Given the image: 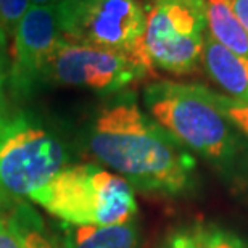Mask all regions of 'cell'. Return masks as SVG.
Here are the masks:
<instances>
[{"mask_svg":"<svg viewBox=\"0 0 248 248\" xmlns=\"http://www.w3.org/2000/svg\"><path fill=\"white\" fill-rule=\"evenodd\" d=\"M82 147L136 192L176 198L197 186V160L124 91L111 95L82 131Z\"/></svg>","mask_w":248,"mask_h":248,"instance_id":"6da1fadb","label":"cell"},{"mask_svg":"<svg viewBox=\"0 0 248 248\" xmlns=\"http://www.w3.org/2000/svg\"><path fill=\"white\" fill-rule=\"evenodd\" d=\"M143 107L187 150L227 177L248 168V137L217 105L215 92L176 81H155L143 89Z\"/></svg>","mask_w":248,"mask_h":248,"instance_id":"7a4b0ae2","label":"cell"},{"mask_svg":"<svg viewBox=\"0 0 248 248\" xmlns=\"http://www.w3.org/2000/svg\"><path fill=\"white\" fill-rule=\"evenodd\" d=\"M69 163L66 139L10 93L0 60V206L28 200Z\"/></svg>","mask_w":248,"mask_h":248,"instance_id":"3957f363","label":"cell"},{"mask_svg":"<svg viewBox=\"0 0 248 248\" xmlns=\"http://www.w3.org/2000/svg\"><path fill=\"white\" fill-rule=\"evenodd\" d=\"M28 200L73 226L123 224L139 215L136 190L98 163H69Z\"/></svg>","mask_w":248,"mask_h":248,"instance_id":"277c9868","label":"cell"},{"mask_svg":"<svg viewBox=\"0 0 248 248\" xmlns=\"http://www.w3.org/2000/svg\"><path fill=\"white\" fill-rule=\"evenodd\" d=\"M143 58L113 48L60 39L42 74V86L81 87L115 95L153 76Z\"/></svg>","mask_w":248,"mask_h":248,"instance_id":"5b68a950","label":"cell"},{"mask_svg":"<svg viewBox=\"0 0 248 248\" xmlns=\"http://www.w3.org/2000/svg\"><path fill=\"white\" fill-rule=\"evenodd\" d=\"M142 48L152 69L190 76L202 68L206 16L179 0H153L147 10Z\"/></svg>","mask_w":248,"mask_h":248,"instance_id":"8992f818","label":"cell"},{"mask_svg":"<svg viewBox=\"0 0 248 248\" xmlns=\"http://www.w3.org/2000/svg\"><path fill=\"white\" fill-rule=\"evenodd\" d=\"M57 18L66 41L113 48L147 62L142 48L147 12L137 0H62Z\"/></svg>","mask_w":248,"mask_h":248,"instance_id":"52a82bcc","label":"cell"},{"mask_svg":"<svg viewBox=\"0 0 248 248\" xmlns=\"http://www.w3.org/2000/svg\"><path fill=\"white\" fill-rule=\"evenodd\" d=\"M62 39L57 7H31L13 37L7 86L16 100L26 102L42 86V74Z\"/></svg>","mask_w":248,"mask_h":248,"instance_id":"ba28073f","label":"cell"},{"mask_svg":"<svg viewBox=\"0 0 248 248\" xmlns=\"http://www.w3.org/2000/svg\"><path fill=\"white\" fill-rule=\"evenodd\" d=\"M63 248H140L142 226L139 216L123 224L73 226L55 221L50 226Z\"/></svg>","mask_w":248,"mask_h":248,"instance_id":"9c48e42d","label":"cell"},{"mask_svg":"<svg viewBox=\"0 0 248 248\" xmlns=\"http://www.w3.org/2000/svg\"><path fill=\"white\" fill-rule=\"evenodd\" d=\"M202 68L206 76L235 102L248 103V58L231 52L215 41L206 29Z\"/></svg>","mask_w":248,"mask_h":248,"instance_id":"30bf717a","label":"cell"},{"mask_svg":"<svg viewBox=\"0 0 248 248\" xmlns=\"http://www.w3.org/2000/svg\"><path fill=\"white\" fill-rule=\"evenodd\" d=\"M10 224L23 248H63L50 226L39 215L36 205L29 200H18L3 206Z\"/></svg>","mask_w":248,"mask_h":248,"instance_id":"8fae6325","label":"cell"},{"mask_svg":"<svg viewBox=\"0 0 248 248\" xmlns=\"http://www.w3.org/2000/svg\"><path fill=\"white\" fill-rule=\"evenodd\" d=\"M197 232L206 248H248V240L217 224H197Z\"/></svg>","mask_w":248,"mask_h":248,"instance_id":"7c38bea8","label":"cell"},{"mask_svg":"<svg viewBox=\"0 0 248 248\" xmlns=\"http://www.w3.org/2000/svg\"><path fill=\"white\" fill-rule=\"evenodd\" d=\"M29 8V0H0V34L5 42L15 37V32Z\"/></svg>","mask_w":248,"mask_h":248,"instance_id":"4fadbf2b","label":"cell"},{"mask_svg":"<svg viewBox=\"0 0 248 248\" xmlns=\"http://www.w3.org/2000/svg\"><path fill=\"white\" fill-rule=\"evenodd\" d=\"M155 248H206L197 232L195 226L176 227L171 229L163 239L158 242Z\"/></svg>","mask_w":248,"mask_h":248,"instance_id":"5bb4252c","label":"cell"},{"mask_svg":"<svg viewBox=\"0 0 248 248\" xmlns=\"http://www.w3.org/2000/svg\"><path fill=\"white\" fill-rule=\"evenodd\" d=\"M216 102L217 105L222 108V111L229 116V120L240 129L242 132L248 137V103L235 102L232 98L222 95V93H216Z\"/></svg>","mask_w":248,"mask_h":248,"instance_id":"9a60e30c","label":"cell"},{"mask_svg":"<svg viewBox=\"0 0 248 248\" xmlns=\"http://www.w3.org/2000/svg\"><path fill=\"white\" fill-rule=\"evenodd\" d=\"M0 248H23L10 224L7 210L0 206Z\"/></svg>","mask_w":248,"mask_h":248,"instance_id":"2e32d148","label":"cell"},{"mask_svg":"<svg viewBox=\"0 0 248 248\" xmlns=\"http://www.w3.org/2000/svg\"><path fill=\"white\" fill-rule=\"evenodd\" d=\"M229 2L232 5V10H234L237 19L242 24V28L248 34V0H229Z\"/></svg>","mask_w":248,"mask_h":248,"instance_id":"e0dca14e","label":"cell"},{"mask_svg":"<svg viewBox=\"0 0 248 248\" xmlns=\"http://www.w3.org/2000/svg\"><path fill=\"white\" fill-rule=\"evenodd\" d=\"M187 7H190L193 10H197V12L200 13H205L206 12V7H205V0H179Z\"/></svg>","mask_w":248,"mask_h":248,"instance_id":"ac0fdd59","label":"cell"},{"mask_svg":"<svg viewBox=\"0 0 248 248\" xmlns=\"http://www.w3.org/2000/svg\"><path fill=\"white\" fill-rule=\"evenodd\" d=\"M31 7H57L62 0H29Z\"/></svg>","mask_w":248,"mask_h":248,"instance_id":"d6986e66","label":"cell"},{"mask_svg":"<svg viewBox=\"0 0 248 248\" xmlns=\"http://www.w3.org/2000/svg\"><path fill=\"white\" fill-rule=\"evenodd\" d=\"M5 46V41H3V37H2V34H0V47H3ZM2 52V50H0Z\"/></svg>","mask_w":248,"mask_h":248,"instance_id":"ffe728a7","label":"cell"}]
</instances>
